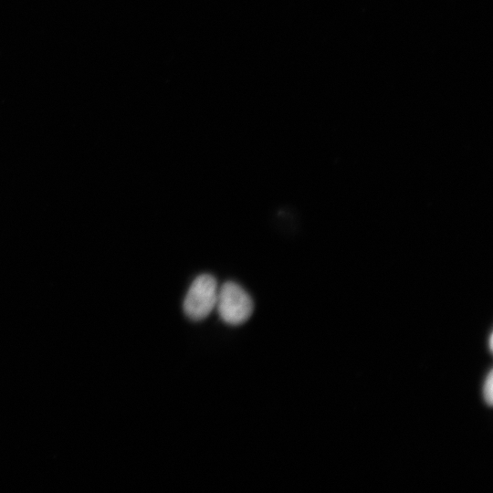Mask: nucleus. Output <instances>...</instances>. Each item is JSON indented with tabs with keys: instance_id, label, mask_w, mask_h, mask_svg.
I'll return each mask as SVG.
<instances>
[{
	"instance_id": "1",
	"label": "nucleus",
	"mask_w": 493,
	"mask_h": 493,
	"mask_svg": "<svg viewBox=\"0 0 493 493\" xmlns=\"http://www.w3.org/2000/svg\"><path fill=\"white\" fill-rule=\"evenodd\" d=\"M215 309L225 323L237 326L251 317L254 303L250 295L240 285L226 281L218 288Z\"/></svg>"
},
{
	"instance_id": "2",
	"label": "nucleus",
	"mask_w": 493,
	"mask_h": 493,
	"mask_svg": "<svg viewBox=\"0 0 493 493\" xmlns=\"http://www.w3.org/2000/svg\"><path fill=\"white\" fill-rule=\"evenodd\" d=\"M218 284L210 274H201L190 285L183 303L184 314L194 321L205 319L215 309Z\"/></svg>"
},
{
	"instance_id": "3",
	"label": "nucleus",
	"mask_w": 493,
	"mask_h": 493,
	"mask_svg": "<svg viewBox=\"0 0 493 493\" xmlns=\"http://www.w3.org/2000/svg\"><path fill=\"white\" fill-rule=\"evenodd\" d=\"M492 371H490L485 380L483 387L484 399L488 405L492 404Z\"/></svg>"
}]
</instances>
